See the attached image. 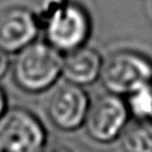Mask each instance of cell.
Returning <instances> with one entry per match:
<instances>
[{
  "mask_svg": "<svg viewBox=\"0 0 152 152\" xmlns=\"http://www.w3.org/2000/svg\"><path fill=\"white\" fill-rule=\"evenodd\" d=\"M40 152H72L70 148L61 145H51V146H44V148Z\"/></svg>",
  "mask_w": 152,
  "mask_h": 152,
  "instance_id": "obj_12",
  "label": "cell"
},
{
  "mask_svg": "<svg viewBox=\"0 0 152 152\" xmlns=\"http://www.w3.org/2000/svg\"><path fill=\"white\" fill-rule=\"evenodd\" d=\"M40 25L48 43L64 53L86 45L93 28L90 13L76 0L49 1Z\"/></svg>",
  "mask_w": 152,
  "mask_h": 152,
  "instance_id": "obj_1",
  "label": "cell"
},
{
  "mask_svg": "<svg viewBox=\"0 0 152 152\" xmlns=\"http://www.w3.org/2000/svg\"><path fill=\"white\" fill-rule=\"evenodd\" d=\"M8 68V57H7V52L0 49V77L4 76V74L6 72Z\"/></svg>",
  "mask_w": 152,
  "mask_h": 152,
  "instance_id": "obj_11",
  "label": "cell"
},
{
  "mask_svg": "<svg viewBox=\"0 0 152 152\" xmlns=\"http://www.w3.org/2000/svg\"><path fill=\"white\" fill-rule=\"evenodd\" d=\"M38 30V19L28 8L11 6L0 11V49L7 53L32 43Z\"/></svg>",
  "mask_w": 152,
  "mask_h": 152,
  "instance_id": "obj_7",
  "label": "cell"
},
{
  "mask_svg": "<svg viewBox=\"0 0 152 152\" xmlns=\"http://www.w3.org/2000/svg\"><path fill=\"white\" fill-rule=\"evenodd\" d=\"M131 112L125 97L106 93L90 103L84 127L88 137L99 144H109L119 139Z\"/></svg>",
  "mask_w": 152,
  "mask_h": 152,
  "instance_id": "obj_4",
  "label": "cell"
},
{
  "mask_svg": "<svg viewBox=\"0 0 152 152\" xmlns=\"http://www.w3.org/2000/svg\"><path fill=\"white\" fill-rule=\"evenodd\" d=\"M128 109L135 119L152 121V81L126 97Z\"/></svg>",
  "mask_w": 152,
  "mask_h": 152,
  "instance_id": "obj_10",
  "label": "cell"
},
{
  "mask_svg": "<svg viewBox=\"0 0 152 152\" xmlns=\"http://www.w3.org/2000/svg\"><path fill=\"white\" fill-rule=\"evenodd\" d=\"M152 81V58L132 50L120 49L104 58L100 82L107 93L127 97Z\"/></svg>",
  "mask_w": 152,
  "mask_h": 152,
  "instance_id": "obj_3",
  "label": "cell"
},
{
  "mask_svg": "<svg viewBox=\"0 0 152 152\" xmlns=\"http://www.w3.org/2000/svg\"><path fill=\"white\" fill-rule=\"evenodd\" d=\"M90 103V97L83 87L66 81L49 95L45 112L56 128L72 132L84 126Z\"/></svg>",
  "mask_w": 152,
  "mask_h": 152,
  "instance_id": "obj_6",
  "label": "cell"
},
{
  "mask_svg": "<svg viewBox=\"0 0 152 152\" xmlns=\"http://www.w3.org/2000/svg\"><path fill=\"white\" fill-rule=\"evenodd\" d=\"M104 58L99 50L82 45L65 52L62 63V75L74 84L86 87L100 81Z\"/></svg>",
  "mask_w": 152,
  "mask_h": 152,
  "instance_id": "obj_8",
  "label": "cell"
},
{
  "mask_svg": "<svg viewBox=\"0 0 152 152\" xmlns=\"http://www.w3.org/2000/svg\"><path fill=\"white\" fill-rule=\"evenodd\" d=\"M45 141V128L32 113L13 108L0 116V152H40Z\"/></svg>",
  "mask_w": 152,
  "mask_h": 152,
  "instance_id": "obj_5",
  "label": "cell"
},
{
  "mask_svg": "<svg viewBox=\"0 0 152 152\" xmlns=\"http://www.w3.org/2000/svg\"><path fill=\"white\" fill-rule=\"evenodd\" d=\"M119 141L122 152H152V121L146 119L129 121Z\"/></svg>",
  "mask_w": 152,
  "mask_h": 152,
  "instance_id": "obj_9",
  "label": "cell"
},
{
  "mask_svg": "<svg viewBox=\"0 0 152 152\" xmlns=\"http://www.w3.org/2000/svg\"><path fill=\"white\" fill-rule=\"evenodd\" d=\"M5 103H6V101H5V95H4V91L1 90V88H0V116L4 114V112H5Z\"/></svg>",
  "mask_w": 152,
  "mask_h": 152,
  "instance_id": "obj_13",
  "label": "cell"
},
{
  "mask_svg": "<svg viewBox=\"0 0 152 152\" xmlns=\"http://www.w3.org/2000/svg\"><path fill=\"white\" fill-rule=\"evenodd\" d=\"M63 56L61 51L44 42H32L14 58L13 78L19 88L28 93H39L50 88L62 75Z\"/></svg>",
  "mask_w": 152,
  "mask_h": 152,
  "instance_id": "obj_2",
  "label": "cell"
}]
</instances>
